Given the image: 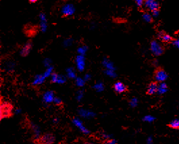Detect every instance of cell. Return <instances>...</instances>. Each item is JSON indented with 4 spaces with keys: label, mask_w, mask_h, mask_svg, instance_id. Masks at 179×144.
<instances>
[{
    "label": "cell",
    "mask_w": 179,
    "mask_h": 144,
    "mask_svg": "<svg viewBox=\"0 0 179 144\" xmlns=\"http://www.w3.org/2000/svg\"><path fill=\"white\" fill-rule=\"evenodd\" d=\"M14 116V106L10 102L2 101L0 103V118L1 121L4 118H9Z\"/></svg>",
    "instance_id": "6da1fadb"
},
{
    "label": "cell",
    "mask_w": 179,
    "mask_h": 144,
    "mask_svg": "<svg viewBox=\"0 0 179 144\" xmlns=\"http://www.w3.org/2000/svg\"><path fill=\"white\" fill-rule=\"evenodd\" d=\"M56 141V137L53 134L50 133H44L35 141V144H53Z\"/></svg>",
    "instance_id": "7a4b0ae2"
},
{
    "label": "cell",
    "mask_w": 179,
    "mask_h": 144,
    "mask_svg": "<svg viewBox=\"0 0 179 144\" xmlns=\"http://www.w3.org/2000/svg\"><path fill=\"white\" fill-rule=\"evenodd\" d=\"M150 50L154 56H159L162 55L164 52L163 46L156 40H152L150 43Z\"/></svg>",
    "instance_id": "3957f363"
},
{
    "label": "cell",
    "mask_w": 179,
    "mask_h": 144,
    "mask_svg": "<svg viewBox=\"0 0 179 144\" xmlns=\"http://www.w3.org/2000/svg\"><path fill=\"white\" fill-rule=\"evenodd\" d=\"M154 79L156 81L164 83L168 79V75L162 68H157L154 72Z\"/></svg>",
    "instance_id": "277c9868"
},
{
    "label": "cell",
    "mask_w": 179,
    "mask_h": 144,
    "mask_svg": "<svg viewBox=\"0 0 179 144\" xmlns=\"http://www.w3.org/2000/svg\"><path fill=\"white\" fill-rule=\"evenodd\" d=\"M113 89L116 94H121L128 91V87H127L125 84H124L123 83H122L121 81H118L116 83L114 84Z\"/></svg>",
    "instance_id": "5b68a950"
},
{
    "label": "cell",
    "mask_w": 179,
    "mask_h": 144,
    "mask_svg": "<svg viewBox=\"0 0 179 144\" xmlns=\"http://www.w3.org/2000/svg\"><path fill=\"white\" fill-rule=\"evenodd\" d=\"M144 6L147 9L151 11V12L158 10L160 8V4L155 0H146L145 1Z\"/></svg>",
    "instance_id": "8992f818"
},
{
    "label": "cell",
    "mask_w": 179,
    "mask_h": 144,
    "mask_svg": "<svg viewBox=\"0 0 179 144\" xmlns=\"http://www.w3.org/2000/svg\"><path fill=\"white\" fill-rule=\"evenodd\" d=\"M158 84L156 82H151L148 85V89H147L146 94L149 96L156 94L158 93Z\"/></svg>",
    "instance_id": "52a82bcc"
},
{
    "label": "cell",
    "mask_w": 179,
    "mask_h": 144,
    "mask_svg": "<svg viewBox=\"0 0 179 144\" xmlns=\"http://www.w3.org/2000/svg\"><path fill=\"white\" fill-rule=\"evenodd\" d=\"M158 37L161 41H163L164 43H169L172 41V37L170 35L165 33L163 31L159 33L158 34Z\"/></svg>",
    "instance_id": "ba28073f"
},
{
    "label": "cell",
    "mask_w": 179,
    "mask_h": 144,
    "mask_svg": "<svg viewBox=\"0 0 179 144\" xmlns=\"http://www.w3.org/2000/svg\"><path fill=\"white\" fill-rule=\"evenodd\" d=\"M32 48V41H28L27 43H26L23 48L22 49L21 51V56H26L28 55L29 52L31 50Z\"/></svg>",
    "instance_id": "9c48e42d"
},
{
    "label": "cell",
    "mask_w": 179,
    "mask_h": 144,
    "mask_svg": "<svg viewBox=\"0 0 179 144\" xmlns=\"http://www.w3.org/2000/svg\"><path fill=\"white\" fill-rule=\"evenodd\" d=\"M168 91V86L165 82L160 83L158 85V94L160 95L164 94L165 93Z\"/></svg>",
    "instance_id": "30bf717a"
},
{
    "label": "cell",
    "mask_w": 179,
    "mask_h": 144,
    "mask_svg": "<svg viewBox=\"0 0 179 144\" xmlns=\"http://www.w3.org/2000/svg\"><path fill=\"white\" fill-rule=\"evenodd\" d=\"M168 125L172 129H179V119H175V120L172 121Z\"/></svg>",
    "instance_id": "8fae6325"
},
{
    "label": "cell",
    "mask_w": 179,
    "mask_h": 144,
    "mask_svg": "<svg viewBox=\"0 0 179 144\" xmlns=\"http://www.w3.org/2000/svg\"><path fill=\"white\" fill-rule=\"evenodd\" d=\"M143 18L147 23H152L153 22V17L148 12H144L143 14Z\"/></svg>",
    "instance_id": "7c38bea8"
},
{
    "label": "cell",
    "mask_w": 179,
    "mask_h": 144,
    "mask_svg": "<svg viewBox=\"0 0 179 144\" xmlns=\"http://www.w3.org/2000/svg\"><path fill=\"white\" fill-rule=\"evenodd\" d=\"M53 103H54L56 106H58L63 104L62 100H61L60 98H58V97H54V99H53Z\"/></svg>",
    "instance_id": "4fadbf2b"
},
{
    "label": "cell",
    "mask_w": 179,
    "mask_h": 144,
    "mask_svg": "<svg viewBox=\"0 0 179 144\" xmlns=\"http://www.w3.org/2000/svg\"><path fill=\"white\" fill-rule=\"evenodd\" d=\"M135 4L139 8H141L144 6L145 1H143V0H137V1H135Z\"/></svg>",
    "instance_id": "5bb4252c"
},
{
    "label": "cell",
    "mask_w": 179,
    "mask_h": 144,
    "mask_svg": "<svg viewBox=\"0 0 179 144\" xmlns=\"http://www.w3.org/2000/svg\"><path fill=\"white\" fill-rule=\"evenodd\" d=\"M116 141L114 139H109L104 142V144H116Z\"/></svg>",
    "instance_id": "9a60e30c"
},
{
    "label": "cell",
    "mask_w": 179,
    "mask_h": 144,
    "mask_svg": "<svg viewBox=\"0 0 179 144\" xmlns=\"http://www.w3.org/2000/svg\"><path fill=\"white\" fill-rule=\"evenodd\" d=\"M52 82L53 83H56V82H58V76L57 74H56V73H53V74L52 75Z\"/></svg>",
    "instance_id": "2e32d148"
},
{
    "label": "cell",
    "mask_w": 179,
    "mask_h": 144,
    "mask_svg": "<svg viewBox=\"0 0 179 144\" xmlns=\"http://www.w3.org/2000/svg\"><path fill=\"white\" fill-rule=\"evenodd\" d=\"M172 45H175L176 48L179 49V39H177L172 41Z\"/></svg>",
    "instance_id": "e0dca14e"
},
{
    "label": "cell",
    "mask_w": 179,
    "mask_h": 144,
    "mask_svg": "<svg viewBox=\"0 0 179 144\" xmlns=\"http://www.w3.org/2000/svg\"><path fill=\"white\" fill-rule=\"evenodd\" d=\"M151 14H152V16H153L157 17V16H159V14H160V10H155V11L152 12Z\"/></svg>",
    "instance_id": "ac0fdd59"
},
{
    "label": "cell",
    "mask_w": 179,
    "mask_h": 144,
    "mask_svg": "<svg viewBox=\"0 0 179 144\" xmlns=\"http://www.w3.org/2000/svg\"><path fill=\"white\" fill-rule=\"evenodd\" d=\"M146 121H149V122H151V121H153L154 119V118H153V117H151V116H147L146 117Z\"/></svg>",
    "instance_id": "d6986e66"
},
{
    "label": "cell",
    "mask_w": 179,
    "mask_h": 144,
    "mask_svg": "<svg viewBox=\"0 0 179 144\" xmlns=\"http://www.w3.org/2000/svg\"><path fill=\"white\" fill-rule=\"evenodd\" d=\"M83 144H93V143L89 142V141H85V142L83 143Z\"/></svg>",
    "instance_id": "ffe728a7"
},
{
    "label": "cell",
    "mask_w": 179,
    "mask_h": 144,
    "mask_svg": "<svg viewBox=\"0 0 179 144\" xmlns=\"http://www.w3.org/2000/svg\"><path fill=\"white\" fill-rule=\"evenodd\" d=\"M37 1L35 0V1H29V3L31 4H33V3H36Z\"/></svg>",
    "instance_id": "44dd1931"
}]
</instances>
